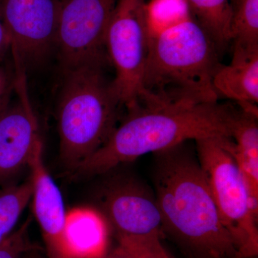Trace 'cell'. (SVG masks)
<instances>
[{
	"instance_id": "cell-22",
	"label": "cell",
	"mask_w": 258,
	"mask_h": 258,
	"mask_svg": "<svg viewBox=\"0 0 258 258\" xmlns=\"http://www.w3.org/2000/svg\"><path fill=\"white\" fill-rule=\"evenodd\" d=\"M10 51V40L9 35L5 30L4 25L0 20V62Z\"/></svg>"
},
{
	"instance_id": "cell-8",
	"label": "cell",
	"mask_w": 258,
	"mask_h": 258,
	"mask_svg": "<svg viewBox=\"0 0 258 258\" xmlns=\"http://www.w3.org/2000/svg\"><path fill=\"white\" fill-rule=\"evenodd\" d=\"M64 0H0V20L9 35L15 69L42 60L55 47Z\"/></svg>"
},
{
	"instance_id": "cell-25",
	"label": "cell",
	"mask_w": 258,
	"mask_h": 258,
	"mask_svg": "<svg viewBox=\"0 0 258 258\" xmlns=\"http://www.w3.org/2000/svg\"><path fill=\"white\" fill-rule=\"evenodd\" d=\"M234 1H235V0H232V3H233Z\"/></svg>"
},
{
	"instance_id": "cell-21",
	"label": "cell",
	"mask_w": 258,
	"mask_h": 258,
	"mask_svg": "<svg viewBox=\"0 0 258 258\" xmlns=\"http://www.w3.org/2000/svg\"><path fill=\"white\" fill-rule=\"evenodd\" d=\"M13 82L14 80L11 81L7 71L0 67V101L5 97L10 96L12 86H14Z\"/></svg>"
},
{
	"instance_id": "cell-9",
	"label": "cell",
	"mask_w": 258,
	"mask_h": 258,
	"mask_svg": "<svg viewBox=\"0 0 258 258\" xmlns=\"http://www.w3.org/2000/svg\"><path fill=\"white\" fill-rule=\"evenodd\" d=\"M103 216L118 238H143L163 232L160 210L154 194L134 179L110 185L101 198Z\"/></svg>"
},
{
	"instance_id": "cell-1",
	"label": "cell",
	"mask_w": 258,
	"mask_h": 258,
	"mask_svg": "<svg viewBox=\"0 0 258 258\" xmlns=\"http://www.w3.org/2000/svg\"><path fill=\"white\" fill-rule=\"evenodd\" d=\"M186 143L154 154V195L163 232L191 258H240L197 154Z\"/></svg>"
},
{
	"instance_id": "cell-4",
	"label": "cell",
	"mask_w": 258,
	"mask_h": 258,
	"mask_svg": "<svg viewBox=\"0 0 258 258\" xmlns=\"http://www.w3.org/2000/svg\"><path fill=\"white\" fill-rule=\"evenodd\" d=\"M105 66L84 64L62 71L57 112L60 157L73 170L106 143L119 118L123 105Z\"/></svg>"
},
{
	"instance_id": "cell-19",
	"label": "cell",
	"mask_w": 258,
	"mask_h": 258,
	"mask_svg": "<svg viewBox=\"0 0 258 258\" xmlns=\"http://www.w3.org/2000/svg\"><path fill=\"white\" fill-rule=\"evenodd\" d=\"M29 226L28 220L0 244V258H25V254L30 252L32 245L29 240Z\"/></svg>"
},
{
	"instance_id": "cell-3",
	"label": "cell",
	"mask_w": 258,
	"mask_h": 258,
	"mask_svg": "<svg viewBox=\"0 0 258 258\" xmlns=\"http://www.w3.org/2000/svg\"><path fill=\"white\" fill-rule=\"evenodd\" d=\"M149 34L138 106L219 101L212 84L219 52L191 15Z\"/></svg>"
},
{
	"instance_id": "cell-15",
	"label": "cell",
	"mask_w": 258,
	"mask_h": 258,
	"mask_svg": "<svg viewBox=\"0 0 258 258\" xmlns=\"http://www.w3.org/2000/svg\"><path fill=\"white\" fill-rule=\"evenodd\" d=\"M219 53L231 42L232 0H186Z\"/></svg>"
},
{
	"instance_id": "cell-18",
	"label": "cell",
	"mask_w": 258,
	"mask_h": 258,
	"mask_svg": "<svg viewBox=\"0 0 258 258\" xmlns=\"http://www.w3.org/2000/svg\"><path fill=\"white\" fill-rule=\"evenodd\" d=\"M149 31L164 28L191 13L186 0H152L147 4Z\"/></svg>"
},
{
	"instance_id": "cell-24",
	"label": "cell",
	"mask_w": 258,
	"mask_h": 258,
	"mask_svg": "<svg viewBox=\"0 0 258 258\" xmlns=\"http://www.w3.org/2000/svg\"><path fill=\"white\" fill-rule=\"evenodd\" d=\"M10 96L5 97L0 101V114L6 109L7 107L10 104Z\"/></svg>"
},
{
	"instance_id": "cell-2",
	"label": "cell",
	"mask_w": 258,
	"mask_h": 258,
	"mask_svg": "<svg viewBox=\"0 0 258 258\" xmlns=\"http://www.w3.org/2000/svg\"><path fill=\"white\" fill-rule=\"evenodd\" d=\"M106 143L74 171L83 176L105 174L149 153L162 152L189 141L232 138L239 109L219 103H176L129 110Z\"/></svg>"
},
{
	"instance_id": "cell-6",
	"label": "cell",
	"mask_w": 258,
	"mask_h": 258,
	"mask_svg": "<svg viewBox=\"0 0 258 258\" xmlns=\"http://www.w3.org/2000/svg\"><path fill=\"white\" fill-rule=\"evenodd\" d=\"M145 0H118L106 34L108 61L115 71L113 85L127 111L138 106L149 53Z\"/></svg>"
},
{
	"instance_id": "cell-16",
	"label": "cell",
	"mask_w": 258,
	"mask_h": 258,
	"mask_svg": "<svg viewBox=\"0 0 258 258\" xmlns=\"http://www.w3.org/2000/svg\"><path fill=\"white\" fill-rule=\"evenodd\" d=\"M31 179L0 187V244L14 231L32 200Z\"/></svg>"
},
{
	"instance_id": "cell-7",
	"label": "cell",
	"mask_w": 258,
	"mask_h": 258,
	"mask_svg": "<svg viewBox=\"0 0 258 258\" xmlns=\"http://www.w3.org/2000/svg\"><path fill=\"white\" fill-rule=\"evenodd\" d=\"M118 0H64L55 47L62 71L81 64L109 62L106 34Z\"/></svg>"
},
{
	"instance_id": "cell-23",
	"label": "cell",
	"mask_w": 258,
	"mask_h": 258,
	"mask_svg": "<svg viewBox=\"0 0 258 258\" xmlns=\"http://www.w3.org/2000/svg\"><path fill=\"white\" fill-rule=\"evenodd\" d=\"M101 258H136L135 256L125 244L120 243L118 244V247L113 249L112 252L106 255H103Z\"/></svg>"
},
{
	"instance_id": "cell-5",
	"label": "cell",
	"mask_w": 258,
	"mask_h": 258,
	"mask_svg": "<svg viewBox=\"0 0 258 258\" xmlns=\"http://www.w3.org/2000/svg\"><path fill=\"white\" fill-rule=\"evenodd\" d=\"M230 138L212 137L195 141L197 157L222 221L235 241L240 258H257L258 205L251 199L229 149Z\"/></svg>"
},
{
	"instance_id": "cell-12",
	"label": "cell",
	"mask_w": 258,
	"mask_h": 258,
	"mask_svg": "<svg viewBox=\"0 0 258 258\" xmlns=\"http://www.w3.org/2000/svg\"><path fill=\"white\" fill-rule=\"evenodd\" d=\"M217 98L225 97L239 106L258 103V48L233 47L228 64L219 62L212 79Z\"/></svg>"
},
{
	"instance_id": "cell-17",
	"label": "cell",
	"mask_w": 258,
	"mask_h": 258,
	"mask_svg": "<svg viewBox=\"0 0 258 258\" xmlns=\"http://www.w3.org/2000/svg\"><path fill=\"white\" fill-rule=\"evenodd\" d=\"M231 21L233 47L258 48V0H235Z\"/></svg>"
},
{
	"instance_id": "cell-20",
	"label": "cell",
	"mask_w": 258,
	"mask_h": 258,
	"mask_svg": "<svg viewBox=\"0 0 258 258\" xmlns=\"http://www.w3.org/2000/svg\"><path fill=\"white\" fill-rule=\"evenodd\" d=\"M133 252L136 258H171L161 242V237L143 238H118Z\"/></svg>"
},
{
	"instance_id": "cell-10",
	"label": "cell",
	"mask_w": 258,
	"mask_h": 258,
	"mask_svg": "<svg viewBox=\"0 0 258 258\" xmlns=\"http://www.w3.org/2000/svg\"><path fill=\"white\" fill-rule=\"evenodd\" d=\"M25 83V74L15 76L14 86L20 98L0 114V187L12 184L42 144Z\"/></svg>"
},
{
	"instance_id": "cell-11",
	"label": "cell",
	"mask_w": 258,
	"mask_h": 258,
	"mask_svg": "<svg viewBox=\"0 0 258 258\" xmlns=\"http://www.w3.org/2000/svg\"><path fill=\"white\" fill-rule=\"evenodd\" d=\"M32 183V209L42 232L48 258H71L66 244L68 213L62 194L43 161L42 144L29 163Z\"/></svg>"
},
{
	"instance_id": "cell-14",
	"label": "cell",
	"mask_w": 258,
	"mask_h": 258,
	"mask_svg": "<svg viewBox=\"0 0 258 258\" xmlns=\"http://www.w3.org/2000/svg\"><path fill=\"white\" fill-rule=\"evenodd\" d=\"M106 242L103 217L88 210H76L68 214L66 244L71 258H101Z\"/></svg>"
},
{
	"instance_id": "cell-13",
	"label": "cell",
	"mask_w": 258,
	"mask_h": 258,
	"mask_svg": "<svg viewBox=\"0 0 258 258\" xmlns=\"http://www.w3.org/2000/svg\"><path fill=\"white\" fill-rule=\"evenodd\" d=\"M257 111L240 108L227 145L243 176L251 199L258 205Z\"/></svg>"
}]
</instances>
